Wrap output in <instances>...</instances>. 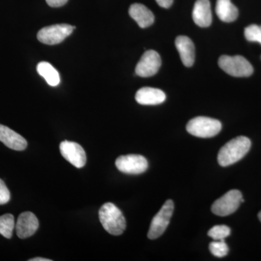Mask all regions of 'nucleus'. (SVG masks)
<instances>
[{
  "label": "nucleus",
  "instance_id": "obj_23",
  "mask_svg": "<svg viewBox=\"0 0 261 261\" xmlns=\"http://www.w3.org/2000/svg\"><path fill=\"white\" fill-rule=\"evenodd\" d=\"M10 200V192L5 182L0 178V205L8 203Z\"/></svg>",
  "mask_w": 261,
  "mask_h": 261
},
{
  "label": "nucleus",
  "instance_id": "obj_7",
  "mask_svg": "<svg viewBox=\"0 0 261 261\" xmlns=\"http://www.w3.org/2000/svg\"><path fill=\"white\" fill-rule=\"evenodd\" d=\"M173 210H174V204L173 201L168 200L152 220L150 227L147 233V237L149 240H155L164 233L169 224Z\"/></svg>",
  "mask_w": 261,
  "mask_h": 261
},
{
  "label": "nucleus",
  "instance_id": "obj_5",
  "mask_svg": "<svg viewBox=\"0 0 261 261\" xmlns=\"http://www.w3.org/2000/svg\"><path fill=\"white\" fill-rule=\"evenodd\" d=\"M243 195L238 190H230L215 201L211 207L213 214L219 216H227L233 214L243 202Z\"/></svg>",
  "mask_w": 261,
  "mask_h": 261
},
{
  "label": "nucleus",
  "instance_id": "obj_26",
  "mask_svg": "<svg viewBox=\"0 0 261 261\" xmlns=\"http://www.w3.org/2000/svg\"><path fill=\"white\" fill-rule=\"evenodd\" d=\"M50 259L44 258V257H34L30 259L29 261H51Z\"/></svg>",
  "mask_w": 261,
  "mask_h": 261
},
{
  "label": "nucleus",
  "instance_id": "obj_11",
  "mask_svg": "<svg viewBox=\"0 0 261 261\" xmlns=\"http://www.w3.org/2000/svg\"><path fill=\"white\" fill-rule=\"evenodd\" d=\"M39 225L37 216L33 213L29 211L22 213L15 224L17 235L20 239L32 237L37 231Z\"/></svg>",
  "mask_w": 261,
  "mask_h": 261
},
{
  "label": "nucleus",
  "instance_id": "obj_10",
  "mask_svg": "<svg viewBox=\"0 0 261 261\" xmlns=\"http://www.w3.org/2000/svg\"><path fill=\"white\" fill-rule=\"evenodd\" d=\"M62 156L75 167L81 168L87 163L85 151L80 145L74 142L63 141L60 145Z\"/></svg>",
  "mask_w": 261,
  "mask_h": 261
},
{
  "label": "nucleus",
  "instance_id": "obj_1",
  "mask_svg": "<svg viewBox=\"0 0 261 261\" xmlns=\"http://www.w3.org/2000/svg\"><path fill=\"white\" fill-rule=\"evenodd\" d=\"M251 147V141L244 136L230 140L220 149L218 162L223 167L231 166L243 159Z\"/></svg>",
  "mask_w": 261,
  "mask_h": 261
},
{
  "label": "nucleus",
  "instance_id": "obj_17",
  "mask_svg": "<svg viewBox=\"0 0 261 261\" xmlns=\"http://www.w3.org/2000/svg\"><path fill=\"white\" fill-rule=\"evenodd\" d=\"M216 12L220 20L226 23L234 21L239 15L238 8L231 0H217Z\"/></svg>",
  "mask_w": 261,
  "mask_h": 261
},
{
  "label": "nucleus",
  "instance_id": "obj_12",
  "mask_svg": "<svg viewBox=\"0 0 261 261\" xmlns=\"http://www.w3.org/2000/svg\"><path fill=\"white\" fill-rule=\"evenodd\" d=\"M0 142L8 148L17 151L24 150L27 147V141L8 126L0 124Z\"/></svg>",
  "mask_w": 261,
  "mask_h": 261
},
{
  "label": "nucleus",
  "instance_id": "obj_4",
  "mask_svg": "<svg viewBox=\"0 0 261 261\" xmlns=\"http://www.w3.org/2000/svg\"><path fill=\"white\" fill-rule=\"evenodd\" d=\"M219 65L225 73L234 77H248L253 73V67L243 56H222L220 57Z\"/></svg>",
  "mask_w": 261,
  "mask_h": 261
},
{
  "label": "nucleus",
  "instance_id": "obj_8",
  "mask_svg": "<svg viewBox=\"0 0 261 261\" xmlns=\"http://www.w3.org/2000/svg\"><path fill=\"white\" fill-rule=\"evenodd\" d=\"M117 168L127 174H140L148 168V162L140 154H127L118 157L116 161Z\"/></svg>",
  "mask_w": 261,
  "mask_h": 261
},
{
  "label": "nucleus",
  "instance_id": "obj_21",
  "mask_svg": "<svg viewBox=\"0 0 261 261\" xmlns=\"http://www.w3.org/2000/svg\"><path fill=\"white\" fill-rule=\"evenodd\" d=\"M231 233V229L226 225H217L209 230V237L214 239V240H223L229 236Z\"/></svg>",
  "mask_w": 261,
  "mask_h": 261
},
{
  "label": "nucleus",
  "instance_id": "obj_19",
  "mask_svg": "<svg viewBox=\"0 0 261 261\" xmlns=\"http://www.w3.org/2000/svg\"><path fill=\"white\" fill-rule=\"evenodd\" d=\"M15 226V219L13 215L8 214L0 216V234L5 238H12Z\"/></svg>",
  "mask_w": 261,
  "mask_h": 261
},
{
  "label": "nucleus",
  "instance_id": "obj_13",
  "mask_svg": "<svg viewBox=\"0 0 261 261\" xmlns=\"http://www.w3.org/2000/svg\"><path fill=\"white\" fill-rule=\"evenodd\" d=\"M135 99L142 106H156L165 102L166 96L161 89L143 87L137 91Z\"/></svg>",
  "mask_w": 261,
  "mask_h": 261
},
{
  "label": "nucleus",
  "instance_id": "obj_24",
  "mask_svg": "<svg viewBox=\"0 0 261 261\" xmlns=\"http://www.w3.org/2000/svg\"><path fill=\"white\" fill-rule=\"evenodd\" d=\"M68 0H46L47 5L53 8H59L66 4Z\"/></svg>",
  "mask_w": 261,
  "mask_h": 261
},
{
  "label": "nucleus",
  "instance_id": "obj_9",
  "mask_svg": "<svg viewBox=\"0 0 261 261\" xmlns=\"http://www.w3.org/2000/svg\"><path fill=\"white\" fill-rule=\"evenodd\" d=\"M161 58L157 51L148 50L144 53L136 66V74L140 77H150L159 72L161 66Z\"/></svg>",
  "mask_w": 261,
  "mask_h": 261
},
{
  "label": "nucleus",
  "instance_id": "obj_3",
  "mask_svg": "<svg viewBox=\"0 0 261 261\" xmlns=\"http://www.w3.org/2000/svg\"><path fill=\"white\" fill-rule=\"evenodd\" d=\"M221 122L208 117L199 116L192 118L187 125V130L190 135L200 138H211L221 132Z\"/></svg>",
  "mask_w": 261,
  "mask_h": 261
},
{
  "label": "nucleus",
  "instance_id": "obj_16",
  "mask_svg": "<svg viewBox=\"0 0 261 261\" xmlns=\"http://www.w3.org/2000/svg\"><path fill=\"white\" fill-rule=\"evenodd\" d=\"M128 13L142 29L147 28L153 24L154 16L150 10L144 5L135 3L130 5Z\"/></svg>",
  "mask_w": 261,
  "mask_h": 261
},
{
  "label": "nucleus",
  "instance_id": "obj_2",
  "mask_svg": "<svg viewBox=\"0 0 261 261\" xmlns=\"http://www.w3.org/2000/svg\"><path fill=\"white\" fill-rule=\"evenodd\" d=\"M99 217L103 228L111 234L118 236L126 229L124 216L119 208L111 202H107L100 207Z\"/></svg>",
  "mask_w": 261,
  "mask_h": 261
},
{
  "label": "nucleus",
  "instance_id": "obj_15",
  "mask_svg": "<svg viewBox=\"0 0 261 261\" xmlns=\"http://www.w3.org/2000/svg\"><path fill=\"white\" fill-rule=\"evenodd\" d=\"M175 44L183 64L186 67L192 66L195 63V49L191 39L186 36H179L176 38Z\"/></svg>",
  "mask_w": 261,
  "mask_h": 261
},
{
  "label": "nucleus",
  "instance_id": "obj_18",
  "mask_svg": "<svg viewBox=\"0 0 261 261\" xmlns=\"http://www.w3.org/2000/svg\"><path fill=\"white\" fill-rule=\"evenodd\" d=\"M38 73L45 80L47 83L51 87H56L61 82L58 70L47 62H41L37 65Z\"/></svg>",
  "mask_w": 261,
  "mask_h": 261
},
{
  "label": "nucleus",
  "instance_id": "obj_14",
  "mask_svg": "<svg viewBox=\"0 0 261 261\" xmlns=\"http://www.w3.org/2000/svg\"><path fill=\"white\" fill-rule=\"evenodd\" d=\"M192 18L196 25L205 28L210 27L212 23V13L209 0H197L193 11Z\"/></svg>",
  "mask_w": 261,
  "mask_h": 261
},
{
  "label": "nucleus",
  "instance_id": "obj_20",
  "mask_svg": "<svg viewBox=\"0 0 261 261\" xmlns=\"http://www.w3.org/2000/svg\"><path fill=\"white\" fill-rule=\"evenodd\" d=\"M209 250L211 253L217 257H223L227 255L228 247L224 240H215L209 245Z\"/></svg>",
  "mask_w": 261,
  "mask_h": 261
},
{
  "label": "nucleus",
  "instance_id": "obj_22",
  "mask_svg": "<svg viewBox=\"0 0 261 261\" xmlns=\"http://www.w3.org/2000/svg\"><path fill=\"white\" fill-rule=\"evenodd\" d=\"M245 37L247 41L251 42H258L261 44V25H249L245 29Z\"/></svg>",
  "mask_w": 261,
  "mask_h": 261
},
{
  "label": "nucleus",
  "instance_id": "obj_27",
  "mask_svg": "<svg viewBox=\"0 0 261 261\" xmlns=\"http://www.w3.org/2000/svg\"><path fill=\"white\" fill-rule=\"evenodd\" d=\"M258 219H259V220H260V222H261V211L258 214Z\"/></svg>",
  "mask_w": 261,
  "mask_h": 261
},
{
  "label": "nucleus",
  "instance_id": "obj_6",
  "mask_svg": "<svg viewBox=\"0 0 261 261\" xmlns=\"http://www.w3.org/2000/svg\"><path fill=\"white\" fill-rule=\"evenodd\" d=\"M75 27L68 24H56L41 29L37 34L39 42L47 45L60 44L69 37Z\"/></svg>",
  "mask_w": 261,
  "mask_h": 261
},
{
  "label": "nucleus",
  "instance_id": "obj_25",
  "mask_svg": "<svg viewBox=\"0 0 261 261\" xmlns=\"http://www.w3.org/2000/svg\"><path fill=\"white\" fill-rule=\"evenodd\" d=\"M159 6L163 8H169L173 4V0H155Z\"/></svg>",
  "mask_w": 261,
  "mask_h": 261
}]
</instances>
